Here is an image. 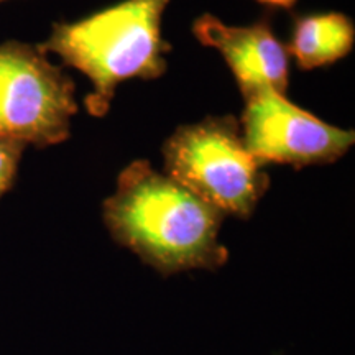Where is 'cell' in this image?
Returning a JSON list of instances; mask_svg holds the SVG:
<instances>
[{"instance_id": "7a4b0ae2", "label": "cell", "mask_w": 355, "mask_h": 355, "mask_svg": "<svg viewBox=\"0 0 355 355\" xmlns=\"http://www.w3.org/2000/svg\"><path fill=\"white\" fill-rule=\"evenodd\" d=\"M171 0H123L73 24H55L44 53H55L91 79L84 105L104 117L115 87L132 78L155 79L166 71L170 44L162 38V17Z\"/></svg>"}, {"instance_id": "3957f363", "label": "cell", "mask_w": 355, "mask_h": 355, "mask_svg": "<svg viewBox=\"0 0 355 355\" xmlns=\"http://www.w3.org/2000/svg\"><path fill=\"white\" fill-rule=\"evenodd\" d=\"M166 176L225 216L248 219L270 186L265 165L247 150L234 115L178 127L163 145Z\"/></svg>"}, {"instance_id": "5b68a950", "label": "cell", "mask_w": 355, "mask_h": 355, "mask_svg": "<svg viewBox=\"0 0 355 355\" xmlns=\"http://www.w3.org/2000/svg\"><path fill=\"white\" fill-rule=\"evenodd\" d=\"M243 99L242 140L263 165H327L344 157L354 145V130L322 122L272 89H261Z\"/></svg>"}, {"instance_id": "30bf717a", "label": "cell", "mask_w": 355, "mask_h": 355, "mask_svg": "<svg viewBox=\"0 0 355 355\" xmlns=\"http://www.w3.org/2000/svg\"><path fill=\"white\" fill-rule=\"evenodd\" d=\"M0 2H3V0H0Z\"/></svg>"}, {"instance_id": "6da1fadb", "label": "cell", "mask_w": 355, "mask_h": 355, "mask_svg": "<svg viewBox=\"0 0 355 355\" xmlns=\"http://www.w3.org/2000/svg\"><path fill=\"white\" fill-rule=\"evenodd\" d=\"M102 216L110 237L163 277L216 272L229 260L219 241L224 212L145 159L123 168L117 189L102 204Z\"/></svg>"}, {"instance_id": "277c9868", "label": "cell", "mask_w": 355, "mask_h": 355, "mask_svg": "<svg viewBox=\"0 0 355 355\" xmlns=\"http://www.w3.org/2000/svg\"><path fill=\"white\" fill-rule=\"evenodd\" d=\"M76 86L42 48L0 44V137L38 148L69 137L78 114Z\"/></svg>"}, {"instance_id": "9c48e42d", "label": "cell", "mask_w": 355, "mask_h": 355, "mask_svg": "<svg viewBox=\"0 0 355 355\" xmlns=\"http://www.w3.org/2000/svg\"><path fill=\"white\" fill-rule=\"evenodd\" d=\"M261 3H266L270 7H279V8H291L295 6L296 0H259Z\"/></svg>"}, {"instance_id": "52a82bcc", "label": "cell", "mask_w": 355, "mask_h": 355, "mask_svg": "<svg viewBox=\"0 0 355 355\" xmlns=\"http://www.w3.org/2000/svg\"><path fill=\"white\" fill-rule=\"evenodd\" d=\"M354 21L344 13L331 12L295 19L290 51L301 69L332 64L347 56L354 46Z\"/></svg>"}, {"instance_id": "ba28073f", "label": "cell", "mask_w": 355, "mask_h": 355, "mask_svg": "<svg viewBox=\"0 0 355 355\" xmlns=\"http://www.w3.org/2000/svg\"><path fill=\"white\" fill-rule=\"evenodd\" d=\"M25 146L24 141L0 137V198L7 191H10L13 183H15L19 163Z\"/></svg>"}, {"instance_id": "8992f818", "label": "cell", "mask_w": 355, "mask_h": 355, "mask_svg": "<svg viewBox=\"0 0 355 355\" xmlns=\"http://www.w3.org/2000/svg\"><path fill=\"white\" fill-rule=\"evenodd\" d=\"M193 33L206 46L216 48L232 69L242 97L261 89L285 96L288 51L275 37L268 17L250 26H229L204 13L193 24Z\"/></svg>"}]
</instances>
